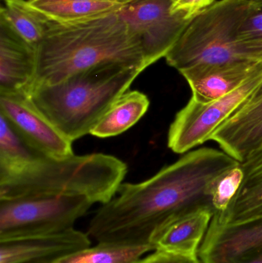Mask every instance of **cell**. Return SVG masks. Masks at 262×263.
<instances>
[{
    "label": "cell",
    "mask_w": 262,
    "mask_h": 263,
    "mask_svg": "<svg viewBox=\"0 0 262 263\" xmlns=\"http://www.w3.org/2000/svg\"><path fill=\"white\" fill-rule=\"evenodd\" d=\"M142 72L141 69L123 65H104L55 84L34 86L29 97L37 109L74 142L90 134Z\"/></svg>",
    "instance_id": "cell-4"
},
{
    "label": "cell",
    "mask_w": 262,
    "mask_h": 263,
    "mask_svg": "<svg viewBox=\"0 0 262 263\" xmlns=\"http://www.w3.org/2000/svg\"><path fill=\"white\" fill-rule=\"evenodd\" d=\"M217 1L218 0H175L172 10L175 12L182 11L192 16H195Z\"/></svg>",
    "instance_id": "cell-25"
},
{
    "label": "cell",
    "mask_w": 262,
    "mask_h": 263,
    "mask_svg": "<svg viewBox=\"0 0 262 263\" xmlns=\"http://www.w3.org/2000/svg\"><path fill=\"white\" fill-rule=\"evenodd\" d=\"M223 151L243 162L262 144V80L211 135Z\"/></svg>",
    "instance_id": "cell-11"
},
{
    "label": "cell",
    "mask_w": 262,
    "mask_h": 263,
    "mask_svg": "<svg viewBox=\"0 0 262 263\" xmlns=\"http://www.w3.org/2000/svg\"><path fill=\"white\" fill-rule=\"evenodd\" d=\"M198 256L201 263H262V216L232 223L212 218Z\"/></svg>",
    "instance_id": "cell-10"
},
{
    "label": "cell",
    "mask_w": 262,
    "mask_h": 263,
    "mask_svg": "<svg viewBox=\"0 0 262 263\" xmlns=\"http://www.w3.org/2000/svg\"><path fill=\"white\" fill-rule=\"evenodd\" d=\"M0 15L4 17L15 32L36 50L47 30L49 20L30 7L25 0H6Z\"/></svg>",
    "instance_id": "cell-19"
},
{
    "label": "cell",
    "mask_w": 262,
    "mask_h": 263,
    "mask_svg": "<svg viewBox=\"0 0 262 263\" xmlns=\"http://www.w3.org/2000/svg\"><path fill=\"white\" fill-rule=\"evenodd\" d=\"M249 5L246 0H218L201 11L165 57L166 63L181 72L198 66L254 62L237 40Z\"/></svg>",
    "instance_id": "cell-5"
},
{
    "label": "cell",
    "mask_w": 262,
    "mask_h": 263,
    "mask_svg": "<svg viewBox=\"0 0 262 263\" xmlns=\"http://www.w3.org/2000/svg\"><path fill=\"white\" fill-rule=\"evenodd\" d=\"M118 11L71 23L49 21L35 50L34 86L55 84L104 65L147 69L139 42Z\"/></svg>",
    "instance_id": "cell-2"
},
{
    "label": "cell",
    "mask_w": 262,
    "mask_h": 263,
    "mask_svg": "<svg viewBox=\"0 0 262 263\" xmlns=\"http://www.w3.org/2000/svg\"><path fill=\"white\" fill-rule=\"evenodd\" d=\"M39 156L0 114V171L18 168Z\"/></svg>",
    "instance_id": "cell-21"
},
{
    "label": "cell",
    "mask_w": 262,
    "mask_h": 263,
    "mask_svg": "<svg viewBox=\"0 0 262 263\" xmlns=\"http://www.w3.org/2000/svg\"><path fill=\"white\" fill-rule=\"evenodd\" d=\"M149 98L140 91L125 92L94 126L90 134L98 138L114 137L136 124L149 109Z\"/></svg>",
    "instance_id": "cell-17"
},
{
    "label": "cell",
    "mask_w": 262,
    "mask_h": 263,
    "mask_svg": "<svg viewBox=\"0 0 262 263\" xmlns=\"http://www.w3.org/2000/svg\"><path fill=\"white\" fill-rule=\"evenodd\" d=\"M213 216L212 210H201L175 222L162 235L155 250L198 255Z\"/></svg>",
    "instance_id": "cell-18"
},
{
    "label": "cell",
    "mask_w": 262,
    "mask_h": 263,
    "mask_svg": "<svg viewBox=\"0 0 262 263\" xmlns=\"http://www.w3.org/2000/svg\"><path fill=\"white\" fill-rule=\"evenodd\" d=\"M127 170L121 159L104 153L63 159L39 156L18 168L0 171V200L82 196L103 205L116 195Z\"/></svg>",
    "instance_id": "cell-3"
},
{
    "label": "cell",
    "mask_w": 262,
    "mask_h": 263,
    "mask_svg": "<svg viewBox=\"0 0 262 263\" xmlns=\"http://www.w3.org/2000/svg\"><path fill=\"white\" fill-rule=\"evenodd\" d=\"M243 178L244 173L241 162L219 178L212 193V204L215 214L223 213L228 208L239 190Z\"/></svg>",
    "instance_id": "cell-23"
},
{
    "label": "cell",
    "mask_w": 262,
    "mask_h": 263,
    "mask_svg": "<svg viewBox=\"0 0 262 263\" xmlns=\"http://www.w3.org/2000/svg\"><path fill=\"white\" fill-rule=\"evenodd\" d=\"M244 178L236 195L223 213L213 219L232 223L262 216V144L241 162Z\"/></svg>",
    "instance_id": "cell-15"
},
{
    "label": "cell",
    "mask_w": 262,
    "mask_h": 263,
    "mask_svg": "<svg viewBox=\"0 0 262 263\" xmlns=\"http://www.w3.org/2000/svg\"><path fill=\"white\" fill-rule=\"evenodd\" d=\"M262 80V67L230 93L208 103L191 98L177 112L168 133V146L178 154L209 140L211 135L253 92Z\"/></svg>",
    "instance_id": "cell-8"
},
{
    "label": "cell",
    "mask_w": 262,
    "mask_h": 263,
    "mask_svg": "<svg viewBox=\"0 0 262 263\" xmlns=\"http://www.w3.org/2000/svg\"><path fill=\"white\" fill-rule=\"evenodd\" d=\"M89 235L61 233L0 240V263H55L90 247Z\"/></svg>",
    "instance_id": "cell-12"
},
{
    "label": "cell",
    "mask_w": 262,
    "mask_h": 263,
    "mask_svg": "<svg viewBox=\"0 0 262 263\" xmlns=\"http://www.w3.org/2000/svg\"><path fill=\"white\" fill-rule=\"evenodd\" d=\"M35 49L0 15V93L29 96L35 86Z\"/></svg>",
    "instance_id": "cell-13"
},
{
    "label": "cell",
    "mask_w": 262,
    "mask_h": 263,
    "mask_svg": "<svg viewBox=\"0 0 262 263\" xmlns=\"http://www.w3.org/2000/svg\"><path fill=\"white\" fill-rule=\"evenodd\" d=\"M129 1L119 0H28L32 9L49 21L71 23L121 9Z\"/></svg>",
    "instance_id": "cell-16"
},
{
    "label": "cell",
    "mask_w": 262,
    "mask_h": 263,
    "mask_svg": "<svg viewBox=\"0 0 262 263\" xmlns=\"http://www.w3.org/2000/svg\"><path fill=\"white\" fill-rule=\"evenodd\" d=\"M2 1L5 2L6 1V0H2Z\"/></svg>",
    "instance_id": "cell-28"
},
{
    "label": "cell",
    "mask_w": 262,
    "mask_h": 263,
    "mask_svg": "<svg viewBox=\"0 0 262 263\" xmlns=\"http://www.w3.org/2000/svg\"><path fill=\"white\" fill-rule=\"evenodd\" d=\"M247 2H250V3H262V0H246Z\"/></svg>",
    "instance_id": "cell-26"
},
{
    "label": "cell",
    "mask_w": 262,
    "mask_h": 263,
    "mask_svg": "<svg viewBox=\"0 0 262 263\" xmlns=\"http://www.w3.org/2000/svg\"><path fill=\"white\" fill-rule=\"evenodd\" d=\"M0 114L37 153L63 159L73 156L72 142L23 93H0Z\"/></svg>",
    "instance_id": "cell-9"
},
{
    "label": "cell",
    "mask_w": 262,
    "mask_h": 263,
    "mask_svg": "<svg viewBox=\"0 0 262 263\" xmlns=\"http://www.w3.org/2000/svg\"><path fill=\"white\" fill-rule=\"evenodd\" d=\"M119 1H130V0H119Z\"/></svg>",
    "instance_id": "cell-27"
},
{
    "label": "cell",
    "mask_w": 262,
    "mask_h": 263,
    "mask_svg": "<svg viewBox=\"0 0 262 263\" xmlns=\"http://www.w3.org/2000/svg\"><path fill=\"white\" fill-rule=\"evenodd\" d=\"M136 263H201L198 255L181 254L172 252L155 250L152 254Z\"/></svg>",
    "instance_id": "cell-24"
},
{
    "label": "cell",
    "mask_w": 262,
    "mask_h": 263,
    "mask_svg": "<svg viewBox=\"0 0 262 263\" xmlns=\"http://www.w3.org/2000/svg\"><path fill=\"white\" fill-rule=\"evenodd\" d=\"M93 204L90 199L82 196L0 200V240L71 230Z\"/></svg>",
    "instance_id": "cell-6"
},
{
    "label": "cell",
    "mask_w": 262,
    "mask_h": 263,
    "mask_svg": "<svg viewBox=\"0 0 262 263\" xmlns=\"http://www.w3.org/2000/svg\"><path fill=\"white\" fill-rule=\"evenodd\" d=\"M237 40L252 61L262 63V3H250Z\"/></svg>",
    "instance_id": "cell-22"
},
{
    "label": "cell",
    "mask_w": 262,
    "mask_h": 263,
    "mask_svg": "<svg viewBox=\"0 0 262 263\" xmlns=\"http://www.w3.org/2000/svg\"><path fill=\"white\" fill-rule=\"evenodd\" d=\"M151 251H155L151 246L98 242L55 263H136Z\"/></svg>",
    "instance_id": "cell-20"
},
{
    "label": "cell",
    "mask_w": 262,
    "mask_h": 263,
    "mask_svg": "<svg viewBox=\"0 0 262 263\" xmlns=\"http://www.w3.org/2000/svg\"><path fill=\"white\" fill-rule=\"evenodd\" d=\"M240 162L209 147L188 152L152 177L122 183L116 195L91 219L88 233L98 242L154 247L181 219L212 210L219 178Z\"/></svg>",
    "instance_id": "cell-1"
},
{
    "label": "cell",
    "mask_w": 262,
    "mask_h": 263,
    "mask_svg": "<svg viewBox=\"0 0 262 263\" xmlns=\"http://www.w3.org/2000/svg\"><path fill=\"white\" fill-rule=\"evenodd\" d=\"M261 67L262 63L237 62L191 68L180 73L190 86L191 98L208 103L230 93Z\"/></svg>",
    "instance_id": "cell-14"
},
{
    "label": "cell",
    "mask_w": 262,
    "mask_h": 263,
    "mask_svg": "<svg viewBox=\"0 0 262 263\" xmlns=\"http://www.w3.org/2000/svg\"><path fill=\"white\" fill-rule=\"evenodd\" d=\"M175 0H130L120 15L143 49L147 67L165 58L195 16L172 10Z\"/></svg>",
    "instance_id": "cell-7"
}]
</instances>
